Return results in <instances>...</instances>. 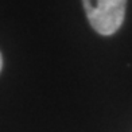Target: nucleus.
Instances as JSON below:
<instances>
[{"mask_svg": "<svg viewBox=\"0 0 132 132\" xmlns=\"http://www.w3.org/2000/svg\"><path fill=\"white\" fill-rule=\"evenodd\" d=\"M90 26L100 35H113L121 27L127 0H82Z\"/></svg>", "mask_w": 132, "mask_h": 132, "instance_id": "nucleus-1", "label": "nucleus"}, {"mask_svg": "<svg viewBox=\"0 0 132 132\" xmlns=\"http://www.w3.org/2000/svg\"><path fill=\"white\" fill-rule=\"evenodd\" d=\"M3 68V57H2V53H0V70Z\"/></svg>", "mask_w": 132, "mask_h": 132, "instance_id": "nucleus-2", "label": "nucleus"}]
</instances>
